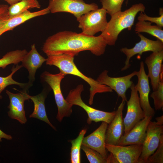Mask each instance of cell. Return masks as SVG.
Wrapping results in <instances>:
<instances>
[{
  "mask_svg": "<svg viewBox=\"0 0 163 163\" xmlns=\"http://www.w3.org/2000/svg\"><path fill=\"white\" fill-rule=\"evenodd\" d=\"M160 16L151 17L147 15L145 13L140 12L137 19L138 21H148L155 23L157 25L162 28L163 27V10L161 8L159 11Z\"/></svg>",
  "mask_w": 163,
  "mask_h": 163,
  "instance_id": "31",
  "label": "cell"
},
{
  "mask_svg": "<svg viewBox=\"0 0 163 163\" xmlns=\"http://www.w3.org/2000/svg\"><path fill=\"white\" fill-rule=\"evenodd\" d=\"M156 122L158 124L160 125H163V115L156 117L155 118Z\"/></svg>",
  "mask_w": 163,
  "mask_h": 163,
  "instance_id": "34",
  "label": "cell"
},
{
  "mask_svg": "<svg viewBox=\"0 0 163 163\" xmlns=\"http://www.w3.org/2000/svg\"><path fill=\"white\" fill-rule=\"evenodd\" d=\"M128 0H126V2H128Z\"/></svg>",
  "mask_w": 163,
  "mask_h": 163,
  "instance_id": "38",
  "label": "cell"
},
{
  "mask_svg": "<svg viewBox=\"0 0 163 163\" xmlns=\"http://www.w3.org/2000/svg\"><path fill=\"white\" fill-rule=\"evenodd\" d=\"M7 2L10 5H14L21 0H4Z\"/></svg>",
  "mask_w": 163,
  "mask_h": 163,
  "instance_id": "35",
  "label": "cell"
},
{
  "mask_svg": "<svg viewBox=\"0 0 163 163\" xmlns=\"http://www.w3.org/2000/svg\"><path fill=\"white\" fill-rule=\"evenodd\" d=\"M8 19L9 18H6L0 20V28L5 25Z\"/></svg>",
  "mask_w": 163,
  "mask_h": 163,
  "instance_id": "36",
  "label": "cell"
},
{
  "mask_svg": "<svg viewBox=\"0 0 163 163\" xmlns=\"http://www.w3.org/2000/svg\"><path fill=\"white\" fill-rule=\"evenodd\" d=\"M107 126V123L102 121L96 130L84 137L82 145L95 150L105 157H107V150L105 146L106 133Z\"/></svg>",
  "mask_w": 163,
  "mask_h": 163,
  "instance_id": "17",
  "label": "cell"
},
{
  "mask_svg": "<svg viewBox=\"0 0 163 163\" xmlns=\"http://www.w3.org/2000/svg\"><path fill=\"white\" fill-rule=\"evenodd\" d=\"M137 34L140 40L133 47L130 49L123 47L120 50L126 57L125 65L122 68L121 71L126 70L130 67L129 60L134 56L137 54L141 55L143 53L147 51L155 52L163 50V42L157 39L156 40H152L140 33Z\"/></svg>",
  "mask_w": 163,
  "mask_h": 163,
  "instance_id": "12",
  "label": "cell"
},
{
  "mask_svg": "<svg viewBox=\"0 0 163 163\" xmlns=\"http://www.w3.org/2000/svg\"><path fill=\"white\" fill-rule=\"evenodd\" d=\"M136 76L138 82L135 87L139 93L140 104L145 117H153L155 114L154 109L151 106L149 99L150 89L149 77L145 72L144 63L143 61L140 63V69Z\"/></svg>",
  "mask_w": 163,
  "mask_h": 163,
  "instance_id": "13",
  "label": "cell"
},
{
  "mask_svg": "<svg viewBox=\"0 0 163 163\" xmlns=\"http://www.w3.org/2000/svg\"><path fill=\"white\" fill-rule=\"evenodd\" d=\"M125 103V101H122L116 111L114 117L107 126L106 133L105 143L118 145L124 133V126L123 114Z\"/></svg>",
  "mask_w": 163,
  "mask_h": 163,
  "instance_id": "14",
  "label": "cell"
},
{
  "mask_svg": "<svg viewBox=\"0 0 163 163\" xmlns=\"http://www.w3.org/2000/svg\"><path fill=\"white\" fill-rule=\"evenodd\" d=\"M47 7L52 13L68 12L77 19L83 14L98 8L97 4H87L83 0H49Z\"/></svg>",
  "mask_w": 163,
  "mask_h": 163,
  "instance_id": "8",
  "label": "cell"
},
{
  "mask_svg": "<svg viewBox=\"0 0 163 163\" xmlns=\"http://www.w3.org/2000/svg\"><path fill=\"white\" fill-rule=\"evenodd\" d=\"M150 97L154 100L155 109L156 110L163 109V69L160 75V80L157 89L153 91Z\"/></svg>",
  "mask_w": 163,
  "mask_h": 163,
  "instance_id": "26",
  "label": "cell"
},
{
  "mask_svg": "<svg viewBox=\"0 0 163 163\" xmlns=\"http://www.w3.org/2000/svg\"><path fill=\"white\" fill-rule=\"evenodd\" d=\"M5 32L4 30L2 28H0V36L2 34Z\"/></svg>",
  "mask_w": 163,
  "mask_h": 163,
  "instance_id": "37",
  "label": "cell"
},
{
  "mask_svg": "<svg viewBox=\"0 0 163 163\" xmlns=\"http://www.w3.org/2000/svg\"><path fill=\"white\" fill-rule=\"evenodd\" d=\"M135 31L137 34L141 32L148 33L163 42V30L157 25H151V23L145 21H138L136 24Z\"/></svg>",
  "mask_w": 163,
  "mask_h": 163,
  "instance_id": "23",
  "label": "cell"
},
{
  "mask_svg": "<svg viewBox=\"0 0 163 163\" xmlns=\"http://www.w3.org/2000/svg\"><path fill=\"white\" fill-rule=\"evenodd\" d=\"M138 71H135L126 75L120 77H111L107 74L108 71L105 70L98 76L96 80L101 84L107 86L117 94L122 101H127L126 92L133 83L131 79L136 75Z\"/></svg>",
  "mask_w": 163,
  "mask_h": 163,
  "instance_id": "11",
  "label": "cell"
},
{
  "mask_svg": "<svg viewBox=\"0 0 163 163\" xmlns=\"http://www.w3.org/2000/svg\"><path fill=\"white\" fill-rule=\"evenodd\" d=\"M47 56V58L46 61L47 65L57 67L60 72L66 75L70 74L80 77L89 85L90 86L89 99L90 105L93 104L94 97L96 94L113 91L108 86L101 84L96 80L85 76L80 72L74 63V56L65 54Z\"/></svg>",
  "mask_w": 163,
  "mask_h": 163,
  "instance_id": "2",
  "label": "cell"
},
{
  "mask_svg": "<svg viewBox=\"0 0 163 163\" xmlns=\"http://www.w3.org/2000/svg\"><path fill=\"white\" fill-rule=\"evenodd\" d=\"M84 90L83 85L80 84L75 88L71 90L66 100L70 104L76 105L82 108L86 112L88 117L87 120L88 124L92 121L97 122L104 121L109 124L114 117L116 111L112 112H105L92 108L85 104L82 100L81 94Z\"/></svg>",
  "mask_w": 163,
  "mask_h": 163,
  "instance_id": "4",
  "label": "cell"
},
{
  "mask_svg": "<svg viewBox=\"0 0 163 163\" xmlns=\"http://www.w3.org/2000/svg\"><path fill=\"white\" fill-rule=\"evenodd\" d=\"M81 149L90 163H108V157H105L95 150L83 145Z\"/></svg>",
  "mask_w": 163,
  "mask_h": 163,
  "instance_id": "28",
  "label": "cell"
},
{
  "mask_svg": "<svg viewBox=\"0 0 163 163\" xmlns=\"http://www.w3.org/2000/svg\"><path fill=\"white\" fill-rule=\"evenodd\" d=\"M27 53L26 50H17L8 52L0 59V68L4 69L11 64H18L22 61Z\"/></svg>",
  "mask_w": 163,
  "mask_h": 163,
  "instance_id": "24",
  "label": "cell"
},
{
  "mask_svg": "<svg viewBox=\"0 0 163 163\" xmlns=\"http://www.w3.org/2000/svg\"><path fill=\"white\" fill-rule=\"evenodd\" d=\"M87 132V129H82L75 139L71 140L72 144L70 152L71 163H80L81 162L80 149L84 136Z\"/></svg>",
  "mask_w": 163,
  "mask_h": 163,
  "instance_id": "25",
  "label": "cell"
},
{
  "mask_svg": "<svg viewBox=\"0 0 163 163\" xmlns=\"http://www.w3.org/2000/svg\"><path fill=\"white\" fill-rule=\"evenodd\" d=\"M130 88V96L127 101V112L123 119L124 126L123 134L127 133L138 122L145 117L140 104L138 92L133 82Z\"/></svg>",
  "mask_w": 163,
  "mask_h": 163,
  "instance_id": "10",
  "label": "cell"
},
{
  "mask_svg": "<svg viewBox=\"0 0 163 163\" xmlns=\"http://www.w3.org/2000/svg\"><path fill=\"white\" fill-rule=\"evenodd\" d=\"M163 50L152 52L145 60L148 69V75L150 79L153 91L157 89L160 81V73L163 69Z\"/></svg>",
  "mask_w": 163,
  "mask_h": 163,
  "instance_id": "18",
  "label": "cell"
},
{
  "mask_svg": "<svg viewBox=\"0 0 163 163\" xmlns=\"http://www.w3.org/2000/svg\"><path fill=\"white\" fill-rule=\"evenodd\" d=\"M66 75L60 72L53 74L45 71L42 75L43 80L53 90L57 108L56 119L61 122L64 117H69L72 113L73 105L69 104L64 98L61 89V82Z\"/></svg>",
  "mask_w": 163,
  "mask_h": 163,
  "instance_id": "5",
  "label": "cell"
},
{
  "mask_svg": "<svg viewBox=\"0 0 163 163\" xmlns=\"http://www.w3.org/2000/svg\"><path fill=\"white\" fill-rule=\"evenodd\" d=\"M10 104L8 107L9 111L8 116L11 119L18 121L22 124H25L27 121L24 108V102L29 98L26 91H20L16 94L13 93L6 90Z\"/></svg>",
  "mask_w": 163,
  "mask_h": 163,
  "instance_id": "15",
  "label": "cell"
},
{
  "mask_svg": "<svg viewBox=\"0 0 163 163\" xmlns=\"http://www.w3.org/2000/svg\"><path fill=\"white\" fill-rule=\"evenodd\" d=\"M163 135V125L155 121H150L147 127L145 139L142 145L141 154L138 163H146L149 157L157 149L161 136Z\"/></svg>",
  "mask_w": 163,
  "mask_h": 163,
  "instance_id": "9",
  "label": "cell"
},
{
  "mask_svg": "<svg viewBox=\"0 0 163 163\" xmlns=\"http://www.w3.org/2000/svg\"><path fill=\"white\" fill-rule=\"evenodd\" d=\"M50 12L48 7L39 11L31 12L28 10L9 18L5 25L1 28L5 32L12 30L27 21L38 16L43 15Z\"/></svg>",
  "mask_w": 163,
  "mask_h": 163,
  "instance_id": "20",
  "label": "cell"
},
{
  "mask_svg": "<svg viewBox=\"0 0 163 163\" xmlns=\"http://www.w3.org/2000/svg\"><path fill=\"white\" fill-rule=\"evenodd\" d=\"M2 139L11 140L12 139V137L11 135L5 133L0 129V142L2 141Z\"/></svg>",
  "mask_w": 163,
  "mask_h": 163,
  "instance_id": "33",
  "label": "cell"
},
{
  "mask_svg": "<svg viewBox=\"0 0 163 163\" xmlns=\"http://www.w3.org/2000/svg\"><path fill=\"white\" fill-rule=\"evenodd\" d=\"M106 11L102 8L91 11L80 16L77 20L78 27L82 33L89 36H94L97 33L102 32L107 24Z\"/></svg>",
  "mask_w": 163,
  "mask_h": 163,
  "instance_id": "6",
  "label": "cell"
},
{
  "mask_svg": "<svg viewBox=\"0 0 163 163\" xmlns=\"http://www.w3.org/2000/svg\"><path fill=\"white\" fill-rule=\"evenodd\" d=\"M152 118V117H145L138 122L127 133L123 135L118 145H142L146 136L147 127Z\"/></svg>",
  "mask_w": 163,
  "mask_h": 163,
  "instance_id": "16",
  "label": "cell"
},
{
  "mask_svg": "<svg viewBox=\"0 0 163 163\" xmlns=\"http://www.w3.org/2000/svg\"><path fill=\"white\" fill-rule=\"evenodd\" d=\"M40 7L41 5L37 0H21L8 7V15L10 18L29 9L40 8Z\"/></svg>",
  "mask_w": 163,
  "mask_h": 163,
  "instance_id": "22",
  "label": "cell"
},
{
  "mask_svg": "<svg viewBox=\"0 0 163 163\" xmlns=\"http://www.w3.org/2000/svg\"><path fill=\"white\" fill-rule=\"evenodd\" d=\"M163 163V135L158 146L155 152L148 158L146 163Z\"/></svg>",
  "mask_w": 163,
  "mask_h": 163,
  "instance_id": "30",
  "label": "cell"
},
{
  "mask_svg": "<svg viewBox=\"0 0 163 163\" xmlns=\"http://www.w3.org/2000/svg\"><path fill=\"white\" fill-rule=\"evenodd\" d=\"M145 9L142 3H137L124 11L111 15L105 30L100 35L107 45H114L121 32L125 29L131 30L137 14L139 12L145 13Z\"/></svg>",
  "mask_w": 163,
  "mask_h": 163,
  "instance_id": "3",
  "label": "cell"
},
{
  "mask_svg": "<svg viewBox=\"0 0 163 163\" xmlns=\"http://www.w3.org/2000/svg\"><path fill=\"white\" fill-rule=\"evenodd\" d=\"M125 0H100L102 8L110 16L121 11L122 4Z\"/></svg>",
  "mask_w": 163,
  "mask_h": 163,
  "instance_id": "29",
  "label": "cell"
},
{
  "mask_svg": "<svg viewBox=\"0 0 163 163\" xmlns=\"http://www.w3.org/2000/svg\"><path fill=\"white\" fill-rule=\"evenodd\" d=\"M107 45L100 35L89 36L82 32L65 31L48 37L43 45L42 50L46 55L65 54L74 56L81 51L89 50L99 56L104 54Z\"/></svg>",
  "mask_w": 163,
  "mask_h": 163,
  "instance_id": "1",
  "label": "cell"
},
{
  "mask_svg": "<svg viewBox=\"0 0 163 163\" xmlns=\"http://www.w3.org/2000/svg\"><path fill=\"white\" fill-rule=\"evenodd\" d=\"M22 67V65H19L18 64L17 65L16 67L13 66L11 69V72L9 75L5 77L0 76V99L2 98V96L1 95V93L8 85H16L23 87L26 85V84L18 82L13 80L12 78V75L15 72Z\"/></svg>",
  "mask_w": 163,
  "mask_h": 163,
  "instance_id": "27",
  "label": "cell"
},
{
  "mask_svg": "<svg viewBox=\"0 0 163 163\" xmlns=\"http://www.w3.org/2000/svg\"><path fill=\"white\" fill-rule=\"evenodd\" d=\"M46 61V59L38 53L35 44H32L31 50L27 53L21 61L22 66L27 69L29 72V79L31 81L34 80L37 69Z\"/></svg>",
  "mask_w": 163,
  "mask_h": 163,
  "instance_id": "19",
  "label": "cell"
},
{
  "mask_svg": "<svg viewBox=\"0 0 163 163\" xmlns=\"http://www.w3.org/2000/svg\"><path fill=\"white\" fill-rule=\"evenodd\" d=\"M29 99H31L34 105V110L29 116L30 118H35L43 121L48 124L55 130L56 128L51 123L47 117L45 106L46 94L43 92L34 96L28 95Z\"/></svg>",
  "mask_w": 163,
  "mask_h": 163,
  "instance_id": "21",
  "label": "cell"
},
{
  "mask_svg": "<svg viewBox=\"0 0 163 163\" xmlns=\"http://www.w3.org/2000/svg\"><path fill=\"white\" fill-rule=\"evenodd\" d=\"M8 7L6 5H0V20L9 18L8 12Z\"/></svg>",
  "mask_w": 163,
  "mask_h": 163,
  "instance_id": "32",
  "label": "cell"
},
{
  "mask_svg": "<svg viewBox=\"0 0 163 163\" xmlns=\"http://www.w3.org/2000/svg\"><path fill=\"white\" fill-rule=\"evenodd\" d=\"M105 146L110 153L108 163H138L142 149V145L139 144L121 146L105 143Z\"/></svg>",
  "mask_w": 163,
  "mask_h": 163,
  "instance_id": "7",
  "label": "cell"
}]
</instances>
